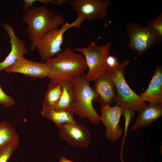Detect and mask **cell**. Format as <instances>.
<instances>
[{"label":"cell","mask_w":162,"mask_h":162,"mask_svg":"<svg viewBox=\"0 0 162 162\" xmlns=\"http://www.w3.org/2000/svg\"><path fill=\"white\" fill-rule=\"evenodd\" d=\"M62 15L51 10L44 6L32 5L22 16L21 22L26 24L27 32L34 50L39 40L48 32L58 28L64 23Z\"/></svg>","instance_id":"cell-1"},{"label":"cell","mask_w":162,"mask_h":162,"mask_svg":"<svg viewBox=\"0 0 162 162\" xmlns=\"http://www.w3.org/2000/svg\"><path fill=\"white\" fill-rule=\"evenodd\" d=\"M49 69L47 77L50 80H70L84 73L88 69L84 56L74 49L67 47L56 54V56L45 62Z\"/></svg>","instance_id":"cell-2"},{"label":"cell","mask_w":162,"mask_h":162,"mask_svg":"<svg viewBox=\"0 0 162 162\" xmlns=\"http://www.w3.org/2000/svg\"><path fill=\"white\" fill-rule=\"evenodd\" d=\"M70 81L73 95L70 111L81 118H86L92 123L98 124L100 116L92 104L93 101H96V95L85 74L73 77Z\"/></svg>","instance_id":"cell-3"},{"label":"cell","mask_w":162,"mask_h":162,"mask_svg":"<svg viewBox=\"0 0 162 162\" xmlns=\"http://www.w3.org/2000/svg\"><path fill=\"white\" fill-rule=\"evenodd\" d=\"M131 61L125 59L117 68L106 72L115 85L116 97L115 103L120 106L123 111L135 114L139 112L147 105L140 96L134 92L126 82L124 77V68Z\"/></svg>","instance_id":"cell-4"},{"label":"cell","mask_w":162,"mask_h":162,"mask_svg":"<svg viewBox=\"0 0 162 162\" xmlns=\"http://www.w3.org/2000/svg\"><path fill=\"white\" fill-rule=\"evenodd\" d=\"M112 43L109 42L98 46L95 42H91L86 47L74 49L80 52L85 57L88 69L85 75L89 82L94 81L105 72L106 60L110 55Z\"/></svg>","instance_id":"cell-5"},{"label":"cell","mask_w":162,"mask_h":162,"mask_svg":"<svg viewBox=\"0 0 162 162\" xmlns=\"http://www.w3.org/2000/svg\"><path fill=\"white\" fill-rule=\"evenodd\" d=\"M78 18L71 23L66 22L61 28L51 30L44 35L38 40L35 49L38 50L41 61H46L61 51L63 34L69 28L80 27L82 22Z\"/></svg>","instance_id":"cell-6"},{"label":"cell","mask_w":162,"mask_h":162,"mask_svg":"<svg viewBox=\"0 0 162 162\" xmlns=\"http://www.w3.org/2000/svg\"><path fill=\"white\" fill-rule=\"evenodd\" d=\"M129 41L126 47L131 49L137 57L146 52L151 46L161 42L159 36L148 26L143 27L131 22L126 27Z\"/></svg>","instance_id":"cell-7"},{"label":"cell","mask_w":162,"mask_h":162,"mask_svg":"<svg viewBox=\"0 0 162 162\" xmlns=\"http://www.w3.org/2000/svg\"><path fill=\"white\" fill-rule=\"evenodd\" d=\"M70 3L76 13L84 20L104 19L112 2L108 0H72Z\"/></svg>","instance_id":"cell-8"},{"label":"cell","mask_w":162,"mask_h":162,"mask_svg":"<svg viewBox=\"0 0 162 162\" xmlns=\"http://www.w3.org/2000/svg\"><path fill=\"white\" fill-rule=\"evenodd\" d=\"M58 128L59 137L70 146L86 147L90 142V133L84 125L76 122L69 123Z\"/></svg>","instance_id":"cell-9"},{"label":"cell","mask_w":162,"mask_h":162,"mask_svg":"<svg viewBox=\"0 0 162 162\" xmlns=\"http://www.w3.org/2000/svg\"><path fill=\"white\" fill-rule=\"evenodd\" d=\"M100 120L106 128L105 135L108 140L115 141L122 136L123 130L119 125L122 109L118 105L101 107Z\"/></svg>","instance_id":"cell-10"},{"label":"cell","mask_w":162,"mask_h":162,"mask_svg":"<svg viewBox=\"0 0 162 162\" xmlns=\"http://www.w3.org/2000/svg\"><path fill=\"white\" fill-rule=\"evenodd\" d=\"M8 73H17L32 78H42L47 76L49 69L45 63L28 60L24 57L17 60L5 69Z\"/></svg>","instance_id":"cell-11"},{"label":"cell","mask_w":162,"mask_h":162,"mask_svg":"<svg viewBox=\"0 0 162 162\" xmlns=\"http://www.w3.org/2000/svg\"><path fill=\"white\" fill-rule=\"evenodd\" d=\"M92 88L96 95V101H98L101 107L115 103L116 91L114 82L106 72L94 81Z\"/></svg>","instance_id":"cell-12"},{"label":"cell","mask_w":162,"mask_h":162,"mask_svg":"<svg viewBox=\"0 0 162 162\" xmlns=\"http://www.w3.org/2000/svg\"><path fill=\"white\" fill-rule=\"evenodd\" d=\"M2 26L9 37L11 47L9 53L3 62H0L1 71L24 57L28 51L25 42L16 34L14 28L6 22H4Z\"/></svg>","instance_id":"cell-13"},{"label":"cell","mask_w":162,"mask_h":162,"mask_svg":"<svg viewBox=\"0 0 162 162\" xmlns=\"http://www.w3.org/2000/svg\"><path fill=\"white\" fill-rule=\"evenodd\" d=\"M142 100L149 104H162V67L158 66L146 90L140 95Z\"/></svg>","instance_id":"cell-14"},{"label":"cell","mask_w":162,"mask_h":162,"mask_svg":"<svg viewBox=\"0 0 162 162\" xmlns=\"http://www.w3.org/2000/svg\"><path fill=\"white\" fill-rule=\"evenodd\" d=\"M131 128L135 130L150 125L162 116V104H149L140 112Z\"/></svg>","instance_id":"cell-15"},{"label":"cell","mask_w":162,"mask_h":162,"mask_svg":"<svg viewBox=\"0 0 162 162\" xmlns=\"http://www.w3.org/2000/svg\"><path fill=\"white\" fill-rule=\"evenodd\" d=\"M41 114L44 117L52 121L58 127L64 124L76 122L74 117V113L66 110L43 108Z\"/></svg>","instance_id":"cell-16"},{"label":"cell","mask_w":162,"mask_h":162,"mask_svg":"<svg viewBox=\"0 0 162 162\" xmlns=\"http://www.w3.org/2000/svg\"><path fill=\"white\" fill-rule=\"evenodd\" d=\"M62 81L50 80L43 103V108H54L61 95Z\"/></svg>","instance_id":"cell-17"},{"label":"cell","mask_w":162,"mask_h":162,"mask_svg":"<svg viewBox=\"0 0 162 162\" xmlns=\"http://www.w3.org/2000/svg\"><path fill=\"white\" fill-rule=\"evenodd\" d=\"M62 92L60 97L54 109L56 110H64L70 111L73 101V95L70 80H62Z\"/></svg>","instance_id":"cell-18"},{"label":"cell","mask_w":162,"mask_h":162,"mask_svg":"<svg viewBox=\"0 0 162 162\" xmlns=\"http://www.w3.org/2000/svg\"><path fill=\"white\" fill-rule=\"evenodd\" d=\"M18 138L17 134L9 122H0V148Z\"/></svg>","instance_id":"cell-19"},{"label":"cell","mask_w":162,"mask_h":162,"mask_svg":"<svg viewBox=\"0 0 162 162\" xmlns=\"http://www.w3.org/2000/svg\"><path fill=\"white\" fill-rule=\"evenodd\" d=\"M19 138L0 148V162H7L18 145Z\"/></svg>","instance_id":"cell-20"},{"label":"cell","mask_w":162,"mask_h":162,"mask_svg":"<svg viewBox=\"0 0 162 162\" xmlns=\"http://www.w3.org/2000/svg\"><path fill=\"white\" fill-rule=\"evenodd\" d=\"M148 26L162 38V14H158L154 18L150 20Z\"/></svg>","instance_id":"cell-21"},{"label":"cell","mask_w":162,"mask_h":162,"mask_svg":"<svg viewBox=\"0 0 162 162\" xmlns=\"http://www.w3.org/2000/svg\"><path fill=\"white\" fill-rule=\"evenodd\" d=\"M120 64L116 56L110 54L107 57L106 60L105 72L117 68Z\"/></svg>","instance_id":"cell-22"},{"label":"cell","mask_w":162,"mask_h":162,"mask_svg":"<svg viewBox=\"0 0 162 162\" xmlns=\"http://www.w3.org/2000/svg\"><path fill=\"white\" fill-rule=\"evenodd\" d=\"M14 103V99L6 94L0 86V104L6 107H9L13 105Z\"/></svg>","instance_id":"cell-23"},{"label":"cell","mask_w":162,"mask_h":162,"mask_svg":"<svg viewBox=\"0 0 162 162\" xmlns=\"http://www.w3.org/2000/svg\"><path fill=\"white\" fill-rule=\"evenodd\" d=\"M22 1L24 3L23 10L26 12L35 2H36V0H23Z\"/></svg>","instance_id":"cell-24"},{"label":"cell","mask_w":162,"mask_h":162,"mask_svg":"<svg viewBox=\"0 0 162 162\" xmlns=\"http://www.w3.org/2000/svg\"><path fill=\"white\" fill-rule=\"evenodd\" d=\"M36 2L44 4H47L48 3L53 4H55V0H36Z\"/></svg>","instance_id":"cell-25"},{"label":"cell","mask_w":162,"mask_h":162,"mask_svg":"<svg viewBox=\"0 0 162 162\" xmlns=\"http://www.w3.org/2000/svg\"><path fill=\"white\" fill-rule=\"evenodd\" d=\"M68 1L67 0H55V4L58 6H60L63 4Z\"/></svg>","instance_id":"cell-26"},{"label":"cell","mask_w":162,"mask_h":162,"mask_svg":"<svg viewBox=\"0 0 162 162\" xmlns=\"http://www.w3.org/2000/svg\"><path fill=\"white\" fill-rule=\"evenodd\" d=\"M59 162H74L62 156L60 158Z\"/></svg>","instance_id":"cell-27"},{"label":"cell","mask_w":162,"mask_h":162,"mask_svg":"<svg viewBox=\"0 0 162 162\" xmlns=\"http://www.w3.org/2000/svg\"><path fill=\"white\" fill-rule=\"evenodd\" d=\"M121 162H123V160L122 158V155H121Z\"/></svg>","instance_id":"cell-28"}]
</instances>
